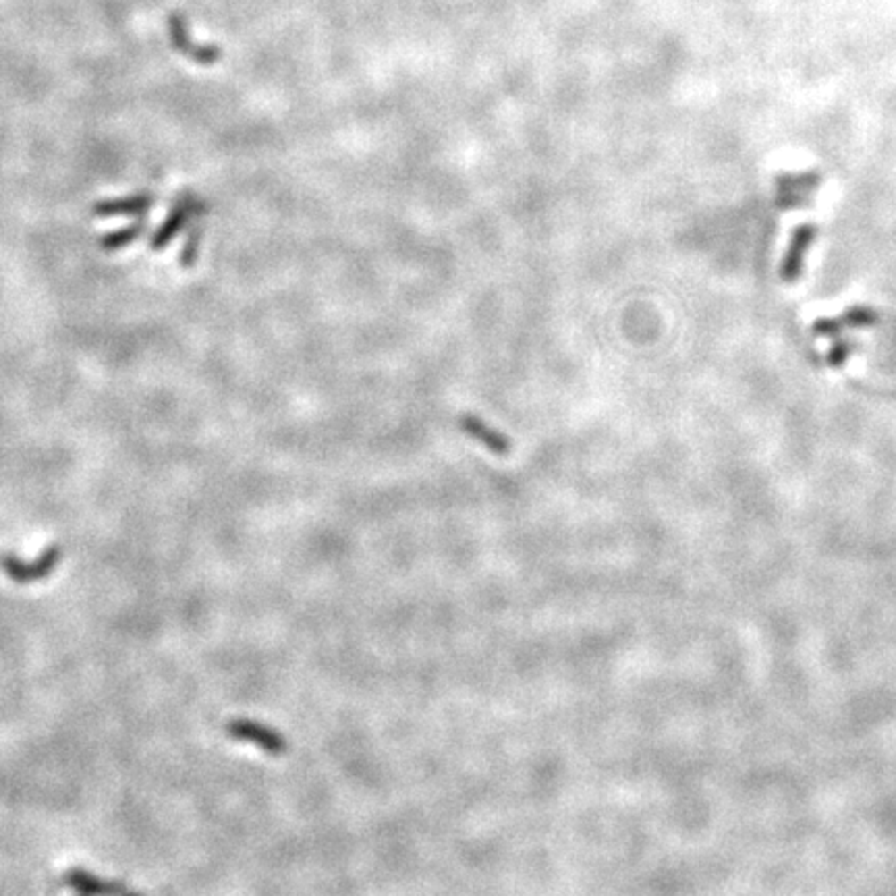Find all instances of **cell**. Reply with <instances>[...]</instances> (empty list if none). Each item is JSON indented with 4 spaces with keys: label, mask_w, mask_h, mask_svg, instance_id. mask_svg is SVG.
Returning a JSON list of instances; mask_svg holds the SVG:
<instances>
[{
    "label": "cell",
    "mask_w": 896,
    "mask_h": 896,
    "mask_svg": "<svg viewBox=\"0 0 896 896\" xmlns=\"http://www.w3.org/2000/svg\"><path fill=\"white\" fill-rule=\"evenodd\" d=\"M69 886H73L75 891H80V892H114V891H121L119 886H114V884H102V882L98 878H94V875H89L86 872H73V874H69Z\"/></svg>",
    "instance_id": "9"
},
{
    "label": "cell",
    "mask_w": 896,
    "mask_h": 896,
    "mask_svg": "<svg viewBox=\"0 0 896 896\" xmlns=\"http://www.w3.org/2000/svg\"><path fill=\"white\" fill-rule=\"evenodd\" d=\"M204 212H205V202L202 197H197L196 193L191 191L179 193L171 212L166 214L164 221L160 222V227L154 230L150 239V249L164 251L180 233H183V229L189 227L197 216L204 214Z\"/></svg>",
    "instance_id": "1"
},
{
    "label": "cell",
    "mask_w": 896,
    "mask_h": 896,
    "mask_svg": "<svg viewBox=\"0 0 896 896\" xmlns=\"http://www.w3.org/2000/svg\"><path fill=\"white\" fill-rule=\"evenodd\" d=\"M166 31H169V42L172 50L187 56L193 63L202 64V67H210V64H216L222 59V48L216 46V44L193 42L189 21H187V15H183V13H169V17H166Z\"/></svg>",
    "instance_id": "2"
},
{
    "label": "cell",
    "mask_w": 896,
    "mask_h": 896,
    "mask_svg": "<svg viewBox=\"0 0 896 896\" xmlns=\"http://www.w3.org/2000/svg\"><path fill=\"white\" fill-rule=\"evenodd\" d=\"M146 229H147L146 221L144 218H139V221L127 224V227H121L117 230L106 233L100 239V247H102V251H106V254H114V251H121V249H125L127 245L139 241L141 237H144Z\"/></svg>",
    "instance_id": "7"
},
{
    "label": "cell",
    "mask_w": 896,
    "mask_h": 896,
    "mask_svg": "<svg viewBox=\"0 0 896 896\" xmlns=\"http://www.w3.org/2000/svg\"><path fill=\"white\" fill-rule=\"evenodd\" d=\"M459 423H461V428L465 430V434L475 438V440L481 442L483 447H488L490 450H492V453L508 455V448L511 447H508L507 438L502 436L500 431H496V430L490 428V425L483 423L481 419H478L472 414H467L459 419Z\"/></svg>",
    "instance_id": "6"
},
{
    "label": "cell",
    "mask_w": 896,
    "mask_h": 896,
    "mask_svg": "<svg viewBox=\"0 0 896 896\" xmlns=\"http://www.w3.org/2000/svg\"><path fill=\"white\" fill-rule=\"evenodd\" d=\"M202 239H204L202 224H193L191 230H189V233H187V237L183 239V245H180V251H179L180 268L189 270V268L196 266V262H197V257H199V245H202Z\"/></svg>",
    "instance_id": "8"
},
{
    "label": "cell",
    "mask_w": 896,
    "mask_h": 896,
    "mask_svg": "<svg viewBox=\"0 0 896 896\" xmlns=\"http://www.w3.org/2000/svg\"><path fill=\"white\" fill-rule=\"evenodd\" d=\"M59 557H61L59 548H50L48 552L42 554L40 560H34V563H25L21 558L4 554V557L0 558V565H3L4 573L11 579H15L19 583H29L46 577L48 573H53L56 563H59Z\"/></svg>",
    "instance_id": "3"
},
{
    "label": "cell",
    "mask_w": 896,
    "mask_h": 896,
    "mask_svg": "<svg viewBox=\"0 0 896 896\" xmlns=\"http://www.w3.org/2000/svg\"><path fill=\"white\" fill-rule=\"evenodd\" d=\"M227 728H229L230 737L260 745L262 749H266L268 753H274V756H279V753L285 751V739H282L281 734H276L274 731H270V728L257 724V722L235 720V722H230Z\"/></svg>",
    "instance_id": "5"
},
{
    "label": "cell",
    "mask_w": 896,
    "mask_h": 896,
    "mask_svg": "<svg viewBox=\"0 0 896 896\" xmlns=\"http://www.w3.org/2000/svg\"><path fill=\"white\" fill-rule=\"evenodd\" d=\"M154 208V196L150 193H135V196L102 199L92 208L94 216L98 218H117V216H144Z\"/></svg>",
    "instance_id": "4"
}]
</instances>
